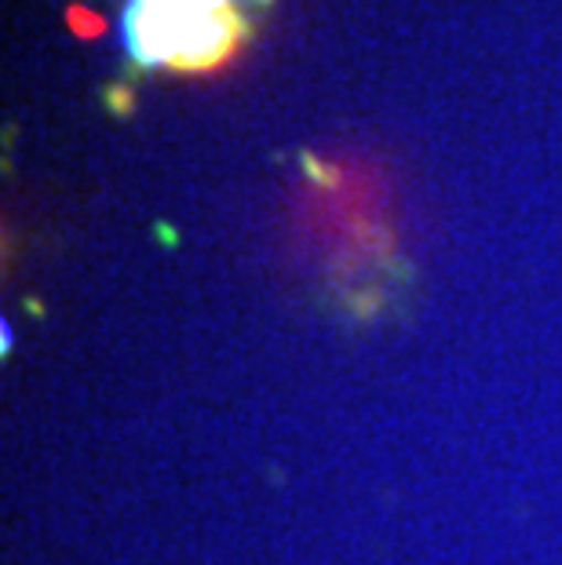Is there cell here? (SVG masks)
Masks as SVG:
<instances>
[{"label": "cell", "instance_id": "cell-1", "mask_svg": "<svg viewBox=\"0 0 562 565\" xmlns=\"http://www.w3.org/2000/svg\"><path fill=\"white\" fill-rule=\"evenodd\" d=\"M248 41L237 0H128L121 44L136 70L209 74Z\"/></svg>", "mask_w": 562, "mask_h": 565}, {"label": "cell", "instance_id": "cell-2", "mask_svg": "<svg viewBox=\"0 0 562 565\" xmlns=\"http://www.w3.org/2000/svg\"><path fill=\"white\" fill-rule=\"evenodd\" d=\"M70 22H74L77 30H85V33H95V30L103 26V22H99V19H92L85 8H74V11H70Z\"/></svg>", "mask_w": 562, "mask_h": 565}]
</instances>
